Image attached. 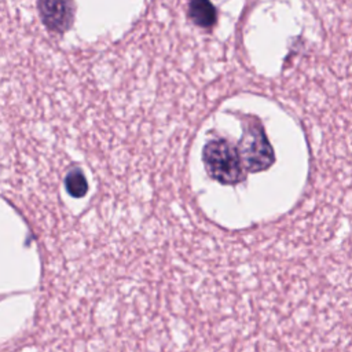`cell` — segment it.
Here are the masks:
<instances>
[{"label":"cell","mask_w":352,"mask_h":352,"mask_svg":"<svg viewBox=\"0 0 352 352\" xmlns=\"http://www.w3.org/2000/svg\"><path fill=\"white\" fill-rule=\"evenodd\" d=\"M242 164L249 172H261L274 164V150L263 128L258 124H250L238 146Z\"/></svg>","instance_id":"obj_2"},{"label":"cell","mask_w":352,"mask_h":352,"mask_svg":"<svg viewBox=\"0 0 352 352\" xmlns=\"http://www.w3.org/2000/svg\"><path fill=\"white\" fill-rule=\"evenodd\" d=\"M44 26L54 33L66 32L73 22L72 0H37Z\"/></svg>","instance_id":"obj_3"},{"label":"cell","mask_w":352,"mask_h":352,"mask_svg":"<svg viewBox=\"0 0 352 352\" xmlns=\"http://www.w3.org/2000/svg\"><path fill=\"white\" fill-rule=\"evenodd\" d=\"M202 158L209 176L221 184H236L245 177L238 147L224 139L209 142L204 147Z\"/></svg>","instance_id":"obj_1"},{"label":"cell","mask_w":352,"mask_h":352,"mask_svg":"<svg viewBox=\"0 0 352 352\" xmlns=\"http://www.w3.org/2000/svg\"><path fill=\"white\" fill-rule=\"evenodd\" d=\"M65 187L73 198H82L88 191V182L80 169H73L65 180Z\"/></svg>","instance_id":"obj_5"},{"label":"cell","mask_w":352,"mask_h":352,"mask_svg":"<svg viewBox=\"0 0 352 352\" xmlns=\"http://www.w3.org/2000/svg\"><path fill=\"white\" fill-rule=\"evenodd\" d=\"M188 16L194 25L209 29L216 23L217 12L209 0H188Z\"/></svg>","instance_id":"obj_4"}]
</instances>
